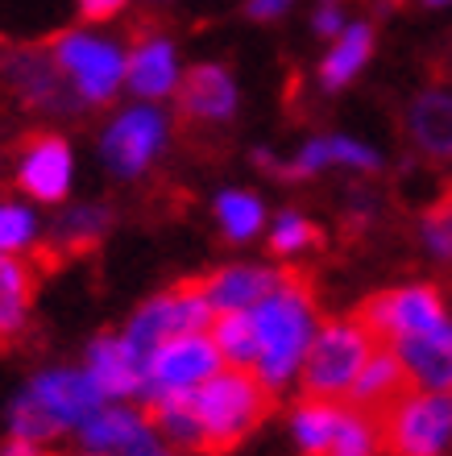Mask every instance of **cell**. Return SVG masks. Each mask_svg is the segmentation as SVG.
I'll use <instances>...</instances> for the list:
<instances>
[{
    "label": "cell",
    "mask_w": 452,
    "mask_h": 456,
    "mask_svg": "<svg viewBox=\"0 0 452 456\" xmlns=\"http://www.w3.org/2000/svg\"><path fill=\"white\" fill-rule=\"evenodd\" d=\"M220 348L212 337L191 332V337H175L150 357L145 370V390L142 398H154L162 390H200L212 373H220Z\"/></svg>",
    "instance_id": "10"
},
{
    "label": "cell",
    "mask_w": 452,
    "mask_h": 456,
    "mask_svg": "<svg viewBox=\"0 0 452 456\" xmlns=\"http://www.w3.org/2000/svg\"><path fill=\"white\" fill-rule=\"evenodd\" d=\"M120 9H125V0H79V17H84V21H92V25L112 21Z\"/></svg>",
    "instance_id": "35"
},
{
    "label": "cell",
    "mask_w": 452,
    "mask_h": 456,
    "mask_svg": "<svg viewBox=\"0 0 452 456\" xmlns=\"http://www.w3.org/2000/svg\"><path fill=\"white\" fill-rule=\"evenodd\" d=\"M369 54H374V29H369V25H349L345 34L336 37V46L328 50V59H324L320 84L328 87V92L345 87L349 79L366 67Z\"/></svg>",
    "instance_id": "24"
},
{
    "label": "cell",
    "mask_w": 452,
    "mask_h": 456,
    "mask_svg": "<svg viewBox=\"0 0 452 456\" xmlns=\"http://www.w3.org/2000/svg\"><path fill=\"white\" fill-rule=\"evenodd\" d=\"M407 395H411V378H407L399 353H394L390 345H378L374 357L366 361L357 386H353V407H361V411H369V415L382 419V415Z\"/></svg>",
    "instance_id": "17"
},
{
    "label": "cell",
    "mask_w": 452,
    "mask_h": 456,
    "mask_svg": "<svg viewBox=\"0 0 452 456\" xmlns=\"http://www.w3.org/2000/svg\"><path fill=\"white\" fill-rule=\"evenodd\" d=\"M87 373L104 390V398H125L145 390V365L125 345V337H95L87 348Z\"/></svg>",
    "instance_id": "16"
},
{
    "label": "cell",
    "mask_w": 452,
    "mask_h": 456,
    "mask_svg": "<svg viewBox=\"0 0 452 456\" xmlns=\"http://www.w3.org/2000/svg\"><path fill=\"white\" fill-rule=\"evenodd\" d=\"M34 303V270L17 253H0V345L21 337Z\"/></svg>",
    "instance_id": "21"
},
{
    "label": "cell",
    "mask_w": 452,
    "mask_h": 456,
    "mask_svg": "<svg viewBox=\"0 0 452 456\" xmlns=\"http://www.w3.org/2000/svg\"><path fill=\"white\" fill-rule=\"evenodd\" d=\"M253 324H258V378L270 390L286 386L295 378L299 361L308 357L311 340H316V295L311 282L295 270H286V282L274 290L266 303L253 307Z\"/></svg>",
    "instance_id": "1"
},
{
    "label": "cell",
    "mask_w": 452,
    "mask_h": 456,
    "mask_svg": "<svg viewBox=\"0 0 452 456\" xmlns=\"http://www.w3.org/2000/svg\"><path fill=\"white\" fill-rule=\"evenodd\" d=\"M25 395L46 411V419L67 432V428H84L104 411V390L95 386L87 370H46L25 386Z\"/></svg>",
    "instance_id": "11"
},
{
    "label": "cell",
    "mask_w": 452,
    "mask_h": 456,
    "mask_svg": "<svg viewBox=\"0 0 452 456\" xmlns=\"http://www.w3.org/2000/svg\"><path fill=\"white\" fill-rule=\"evenodd\" d=\"M336 419H341V407L333 403H316V398H303L295 407V440L303 448V456H324L333 444Z\"/></svg>",
    "instance_id": "27"
},
{
    "label": "cell",
    "mask_w": 452,
    "mask_h": 456,
    "mask_svg": "<svg viewBox=\"0 0 452 456\" xmlns=\"http://www.w3.org/2000/svg\"><path fill=\"white\" fill-rule=\"evenodd\" d=\"M167 145V117L150 104L142 109L120 112L100 137V154H104L108 170L120 179H137L150 162L158 158V150Z\"/></svg>",
    "instance_id": "9"
},
{
    "label": "cell",
    "mask_w": 452,
    "mask_h": 456,
    "mask_svg": "<svg viewBox=\"0 0 452 456\" xmlns=\"http://www.w3.org/2000/svg\"><path fill=\"white\" fill-rule=\"evenodd\" d=\"M112 228V212L100 204H84L71 208L54 220V232H50V245L42 249V257H71V253H87L95 249V240Z\"/></svg>",
    "instance_id": "22"
},
{
    "label": "cell",
    "mask_w": 452,
    "mask_h": 456,
    "mask_svg": "<svg viewBox=\"0 0 452 456\" xmlns=\"http://www.w3.org/2000/svg\"><path fill=\"white\" fill-rule=\"evenodd\" d=\"M17 183L42 204H59L71 191V145L54 133H34L17 150Z\"/></svg>",
    "instance_id": "12"
},
{
    "label": "cell",
    "mask_w": 452,
    "mask_h": 456,
    "mask_svg": "<svg viewBox=\"0 0 452 456\" xmlns=\"http://www.w3.org/2000/svg\"><path fill=\"white\" fill-rule=\"evenodd\" d=\"M274 411V390L250 370H220L195 390V415L203 428V456H225Z\"/></svg>",
    "instance_id": "2"
},
{
    "label": "cell",
    "mask_w": 452,
    "mask_h": 456,
    "mask_svg": "<svg viewBox=\"0 0 452 456\" xmlns=\"http://www.w3.org/2000/svg\"><path fill=\"white\" fill-rule=\"evenodd\" d=\"M394 353L403 361L411 386L436 390V395H452V345L431 337H403L394 340Z\"/></svg>",
    "instance_id": "20"
},
{
    "label": "cell",
    "mask_w": 452,
    "mask_h": 456,
    "mask_svg": "<svg viewBox=\"0 0 452 456\" xmlns=\"http://www.w3.org/2000/svg\"><path fill=\"white\" fill-rule=\"evenodd\" d=\"M237 112V84L220 62L191 67L179 84V120L183 125H228Z\"/></svg>",
    "instance_id": "14"
},
{
    "label": "cell",
    "mask_w": 452,
    "mask_h": 456,
    "mask_svg": "<svg viewBox=\"0 0 452 456\" xmlns=\"http://www.w3.org/2000/svg\"><path fill=\"white\" fill-rule=\"evenodd\" d=\"M0 79L12 87V96L42 112H75L84 100L71 87V79L62 75V67L54 62V54L46 50H4L0 54Z\"/></svg>",
    "instance_id": "8"
},
{
    "label": "cell",
    "mask_w": 452,
    "mask_h": 456,
    "mask_svg": "<svg viewBox=\"0 0 452 456\" xmlns=\"http://www.w3.org/2000/svg\"><path fill=\"white\" fill-rule=\"evenodd\" d=\"M428 4H448V0H428Z\"/></svg>",
    "instance_id": "40"
},
{
    "label": "cell",
    "mask_w": 452,
    "mask_h": 456,
    "mask_svg": "<svg viewBox=\"0 0 452 456\" xmlns=\"http://www.w3.org/2000/svg\"><path fill=\"white\" fill-rule=\"evenodd\" d=\"M37 240V220L29 208L0 200V253H21Z\"/></svg>",
    "instance_id": "30"
},
{
    "label": "cell",
    "mask_w": 452,
    "mask_h": 456,
    "mask_svg": "<svg viewBox=\"0 0 452 456\" xmlns=\"http://www.w3.org/2000/svg\"><path fill=\"white\" fill-rule=\"evenodd\" d=\"M212 340L220 348V357L233 365V370H258V357H262V345H258V324H253V312H225L212 320Z\"/></svg>",
    "instance_id": "23"
},
{
    "label": "cell",
    "mask_w": 452,
    "mask_h": 456,
    "mask_svg": "<svg viewBox=\"0 0 452 456\" xmlns=\"http://www.w3.org/2000/svg\"><path fill=\"white\" fill-rule=\"evenodd\" d=\"M407 137L431 162H452V92H419L407 109Z\"/></svg>",
    "instance_id": "15"
},
{
    "label": "cell",
    "mask_w": 452,
    "mask_h": 456,
    "mask_svg": "<svg viewBox=\"0 0 452 456\" xmlns=\"http://www.w3.org/2000/svg\"><path fill=\"white\" fill-rule=\"evenodd\" d=\"M444 208H448V212H452V187H448V191H444Z\"/></svg>",
    "instance_id": "39"
},
{
    "label": "cell",
    "mask_w": 452,
    "mask_h": 456,
    "mask_svg": "<svg viewBox=\"0 0 452 456\" xmlns=\"http://www.w3.org/2000/svg\"><path fill=\"white\" fill-rule=\"evenodd\" d=\"M320 240H324L320 228L311 224V220H303L299 212H283L270 232V253L274 257H295V253L311 249V245H320Z\"/></svg>",
    "instance_id": "29"
},
{
    "label": "cell",
    "mask_w": 452,
    "mask_h": 456,
    "mask_svg": "<svg viewBox=\"0 0 452 456\" xmlns=\"http://www.w3.org/2000/svg\"><path fill=\"white\" fill-rule=\"evenodd\" d=\"M145 423L175 448H187V452L203 448V428H200V415H195V390H162V395L145 398Z\"/></svg>",
    "instance_id": "19"
},
{
    "label": "cell",
    "mask_w": 452,
    "mask_h": 456,
    "mask_svg": "<svg viewBox=\"0 0 452 456\" xmlns=\"http://www.w3.org/2000/svg\"><path fill=\"white\" fill-rule=\"evenodd\" d=\"M286 282V270H270V265H228L208 278H195V287L216 315L225 312H253L258 303H266L274 290Z\"/></svg>",
    "instance_id": "13"
},
{
    "label": "cell",
    "mask_w": 452,
    "mask_h": 456,
    "mask_svg": "<svg viewBox=\"0 0 452 456\" xmlns=\"http://www.w3.org/2000/svg\"><path fill=\"white\" fill-rule=\"evenodd\" d=\"M216 220L228 240H250L262 228V204L250 191H225L216 200Z\"/></svg>",
    "instance_id": "28"
},
{
    "label": "cell",
    "mask_w": 452,
    "mask_h": 456,
    "mask_svg": "<svg viewBox=\"0 0 452 456\" xmlns=\"http://www.w3.org/2000/svg\"><path fill=\"white\" fill-rule=\"evenodd\" d=\"M423 240H428V249L440 262H452V212L444 204L431 208L428 216H423Z\"/></svg>",
    "instance_id": "32"
},
{
    "label": "cell",
    "mask_w": 452,
    "mask_h": 456,
    "mask_svg": "<svg viewBox=\"0 0 452 456\" xmlns=\"http://www.w3.org/2000/svg\"><path fill=\"white\" fill-rule=\"evenodd\" d=\"M328 154H333V162H345V167H361V170L382 167L369 145H357V142H349V137H328Z\"/></svg>",
    "instance_id": "33"
},
{
    "label": "cell",
    "mask_w": 452,
    "mask_h": 456,
    "mask_svg": "<svg viewBox=\"0 0 452 456\" xmlns=\"http://www.w3.org/2000/svg\"><path fill=\"white\" fill-rule=\"evenodd\" d=\"M125 79L137 96L158 100L175 87V46L158 34H137L125 54Z\"/></svg>",
    "instance_id": "18"
},
{
    "label": "cell",
    "mask_w": 452,
    "mask_h": 456,
    "mask_svg": "<svg viewBox=\"0 0 452 456\" xmlns=\"http://www.w3.org/2000/svg\"><path fill=\"white\" fill-rule=\"evenodd\" d=\"M324 456H382V419L361 407H341L333 444Z\"/></svg>",
    "instance_id": "25"
},
{
    "label": "cell",
    "mask_w": 452,
    "mask_h": 456,
    "mask_svg": "<svg viewBox=\"0 0 452 456\" xmlns=\"http://www.w3.org/2000/svg\"><path fill=\"white\" fill-rule=\"evenodd\" d=\"M378 340L369 337V328L361 320H333L324 324L311 340L308 357H303V373H299V386H303V398H316V403H333V398L353 395L366 361L374 357Z\"/></svg>",
    "instance_id": "3"
},
{
    "label": "cell",
    "mask_w": 452,
    "mask_h": 456,
    "mask_svg": "<svg viewBox=\"0 0 452 456\" xmlns=\"http://www.w3.org/2000/svg\"><path fill=\"white\" fill-rule=\"evenodd\" d=\"M357 320L369 328V337L378 345H394L403 337H431L452 345V315L444 312L440 290L419 282V287L378 290L361 303Z\"/></svg>",
    "instance_id": "4"
},
{
    "label": "cell",
    "mask_w": 452,
    "mask_h": 456,
    "mask_svg": "<svg viewBox=\"0 0 452 456\" xmlns=\"http://www.w3.org/2000/svg\"><path fill=\"white\" fill-rule=\"evenodd\" d=\"M212 320H216L212 303L203 299L200 287H195V278H191V282H179L175 290L150 299L142 312L133 315L129 328H125V345H129L133 353H137V361L150 370V357H154L167 340L203 332V328H212Z\"/></svg>",
    "instance_id": "6"
},
{
    "label": "cell",
    "mask_w": 452,
    "mask_h": 456,
    "mask_svg": "<svg viewBox=\"0 0 452 456\" xmlns=\"http://www.w3.org/2000/svg\"><path fill=\"white\" fill-rule=\"evenodd\" d=\"M50 54H54V62L62 67V75L71 79V87L79 92L84 104H104V100H112L117 84L125 79L120 50L92 34H79V29L54 37V42H50Z\"/></svg>",
    "instance_id": "7"
},
{
    "label": "cell",
    "mask_w": 452,
    "mask_h": 456,
    "mask_svg": "<svg viewBox=\"0 0 452 456\" xmlns=\"http://www.w3.org/2000/svg\"><path fill=\"white\" fill-rule=\"evenodd\" d=\"M452 448V395L411 390L382 415V456H444Z\"/></svg>",
    "instance_id": "5"
},
{
    "label": "cell",
    "mask_w": 452,
    "mask_h": 456,
    "mask_svg": "<svg viewBox=\"0 0 452 456\" xmlns=\"http://www.w3.org/2000/svg\"><path fill=\"white\" fill-rule=\"evenodd\" d=\"M9 428H12V436H17V440H34V444H42V440H54V436H59V428L46 419V411L37 407V403L25 395V390L12 398Z\"/></svg>",
    "instance_id": "31"
},
{
    "label": "cell",
    "mask_w": 452,
    "mask_h": 456,
    "mask_svg": "<svg viewBox=\"0 0 452 456\" xmlns=\"http://www.w3.org/2000/svg\"><path fill=\"white\" fill-rule=\"evenodd\" d=\"M120 456H170V452L162 448V440H158V436L150 432V428H145V432L137 436V440H133L129 448H120Z\"/></svg>",
    "instance_id": "37"
},
{
    "label": "cell",
    "mask_w": 452,
    "mask_h": 456,
    "mask_svg": "<svg viewBox=\"0 0 452 456\" xmlns=\"http://www.w3.org/2000/svg\"><path fill=\"white\" fill-rule=\"evenodd\" d=\"M0 456H46V452H42V444H34V440H17V436H12Z\"/></svg>",
    "instance_id": "38"
},
{
    "label": "cell",
    "mask_w": 452,
    "mask_h": 456,
    "mask_svg": "<svg viewBox=\"0 0 452 456\" xmlns=\"http://www.w3.org/2000/svg\"><path fill=\"white\" fill-rule=\"evenodd\" d=\"M311 21H316V34L320 37H341L349 29L345 25V9H341V0H324L320 9H316V17H311Z\"/></svg>",
    "instance_id": "34"
},
{
    "label": "cell",
    "mask_w": 452,
    "mask_h": 456,
    "mask_svg": "<svg viewBox=\"0 0 452 456\" xmlns=\"http://www.w3.org/2000/svg\"><path fill=\"white\" fill-rule=\"evenodd\" d=\"M142 432H145V419H142V415H133V411H125V407H104L92 423H84V428H79V436H84V444L92 448V452L129 448Z\"/></svg>",
    "instance_id": "26"
},
{
    "label": "cell",
    "mask_w": 452,
    "mask_h": 456,
    "mask_svg": "<svg viewBox=\"0 0 452 456\" xmlns=\"http://www.w3.org/2000/svg\"><path fill=\"white\" fill-rule=\"evenodd\" d=\"M286 9H291V0H250L245 4V12H250L253 21H278Z\"/></svg>",
    "instance_id": "36"
}]
</instances>
